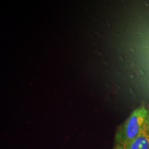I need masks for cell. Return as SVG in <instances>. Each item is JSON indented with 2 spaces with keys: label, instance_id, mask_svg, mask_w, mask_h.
<instances>
[{
  "label": "cell",
  "instance_id": "1",
  "mask_svg": "<svg viewBox=\"0 0 149 149\" xmlns=\"http://www.w3.org/2000/svg\"><path fill=\"white\" fill-rule=\"evenodd\" d=\"M149 111L144 106L134 110L129 117L119 126L115 135L116 144L126 146L137 137L146 122Z\"/></svg>",
  "mask_w": 149,
  "mask_h": 149
},
{
  "label": "cell",
  "instance_id": "2",
  "mask_svg": "<svg viewBox=\"0 0 149 149\" xmlns=\"http://www.w3.org/2000/svg\"><path fill=\"white\" fill-rule=\"evenodd\" d=\"M124 149H149V113L140 132Z\"/></svg>",
  "mask_w": 149,
  "mask_h": 149
},
{
  "label": "cell",
  "instance_id": "3",
  "mask_svg": "<svg viewBox=\"0 0 149 149\" xmlns=\"http://www.w3.org/2000/svg\"><path fill=\"white\" fill-rule=\"evenodd\" d=\"M113 149H124V146L120 144H115V146Z\"/></svg>",
  "mask_w": 149,
  "mask_h": 149
}]
</instances>
